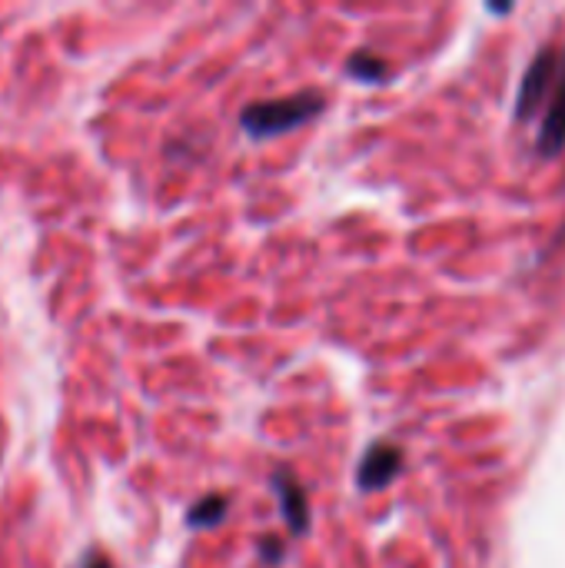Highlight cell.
<instances>
[{
    "instance_id": "9",
    "label": "cell",
    "mask_w": 565,
    "mask_h": 568,
    "mask_svg": "<svg viewBox=\"0 0 565 568\" xmlns=\"http://www.w3.org/2000/svg\"><path fill=\"white\" fill-rule=\"evenodd\" d=\"M83 568H113V566H110V562H107L103 556H93V559H90V562H87Z\"/></svg>"
},
{
    "instance_id": "5",
    "label": "cell",
    "mask_w": 565,
    "mask_h": 568,
    "mask_svg": "<svg viewBox=\"0 0 565 568\" xmlns=\"http://www.w3.org/2000/svg\"><path fill=\"white\" fill-rule=\"evenodd\" d=\"M565 146V53L559 60V77L553 83V93L546 100V116H543V130H539V153L543 156H556Z\"/></svg>"
},
{
    "instance_id": "2",
    "label": "cell",
    "mask_w": 565,
    "mask_h": 568,
    "mask_svg": "<svg viewBox=\"0 0 565 568\" xmlns=\"http://www.w3.org/2000/svg\"><path fill=\"white\" fill-rule=\"evenodd\" d=\"M559 60H563V53H556V50H539V57L529 63V70H526V77H523V87H519V100H516V113H519V120H526V116H533L539 106H546V100H549V93H553V83H556V77H559Z\"/></svg>"
},
{
    "instance_id": "4",
    "label": "cell",
    "mask_w": 565,
    "mask_h": 568,
    "mask_svg": "<svg viewBox=\"0 0 565 568\" xmlns=\"http://www.w3.org/2000/svg\"><path fill=\"white\" fill-rule=\"evenodd\" d=\"M403 469V453L390 443H376L366 449L360 469H356V486L363 493H376V489H386Z\"/></svg>"
},
{
    "instance_id": "6",
    "label": "cell",
    "mask_w": 565,
    "mask_h": 568,
    "mask_svg": "<svg viewBox=\"0 0 565 568\" xmlns=\"http://www.w3.org/2000/svg\"><path fill=\"white\" fill-rule=\"evenodd\" d=\"M226 513H230V499L220 493H210L186 513V526L190 529H213L226 519Z\"/></svg>"
},
{
    "instance_id": "7",
    "label": "cell",
    "mask_w": 565,
    "mask_h": 568,
    "mask_svg": "<svg viewBox=\"0 0 565 568\" xmlns=\"http://www.w3.org/2000/svg\"><path fill=\"white\" fill-rule=\"evenodd\" d=\"M356 80H366V83H380V80H386V73H390V67H386V60H380L376 53H370V50H360V53H353V60H350V67H346Z\"/></svg>"
},
{
    "instance_id": "8",
    "label": "cell",
    "mask_w": 565,
    "mask_h": 568,
    "mask_svg": "<svg viewBox=\"0 0 565 568\" xmlns=\"http://www.w3.org/2000/svg\"><path fill=\"white\" fill-rule=\"evenodd\" d=\"M260 556H263V562H273V566H280L283 562V542L276 539V536H270V539H263L260 542Z\"/></svg>"
},
{
    "instance_id": "3",
    "label": "cell",
    "mask_w": 565,
    "mask_h": 568,
    "mask_svg": "<svg viewBox=\"0 0 565 568\" xmlns=\"http://www.w3.org/2000/svg\"><path fill=\"white\" fill-rule=\"evenodd\" d=\"M270 486L276 493V503H280V513H283L290 532L306 536L310 532V499H306V489L300 486V479L290 469H276L270 476Z\"/></svg>"
},
{
    "instance_id": "1",
    "label": "cell",
    "mask_w": 565,
    "mask_h": 568,
    "mask_svg": "<svg viewBox=\"0 0 565 568\" xmlns=\"http://www.w3.org/2000/svg\"><path fill=\"white\" fill-rule=\"evenodd\" d=\"M323 106H326V97L320 90H300L290 97H276V100H256L240 113V126L253 140H266V136H276V133H286L316 120Z\"/></svg>"
}]
</instances>
